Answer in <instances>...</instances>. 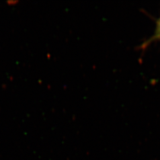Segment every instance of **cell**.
<instances>
[{
    "label": "cell",
    "instance_id": "cell-1",
    "mask_svg": "<svg viewBox=\"0 0 160 160\" xmlns=\"http://www.w3.org/2000/svg\"><path fill=\"white\" fill-rule=\"evenodd\" d=\"M154 41H160V17L156 23V28L153 36L150 39L143 43L142 47L145 48L147 45Z\"/></svg>",
    "mask_w": 160,
    "mask_h": 160
}]
</instances>
